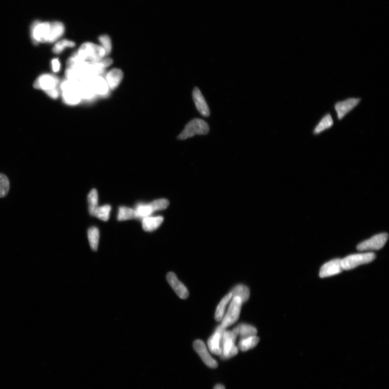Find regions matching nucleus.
<instances>
[{"label": "nucleus", "mask_w": 389, "mask_h": 389, "mask_svg": "<svg viewBox=\"0 0 389 389\" xmlns=\"http://www.w3.org/2000/svg\"><path fill=\"white\" fill-rule=\"evenodd\" d=\"M238 336L237 327L232 331H225L222 337V353L220 357L224 360L235 357L238 353V348L235 345Z\"/></svg>", "instance_id": "7ed1b4c3"}, {"label": "nucleus", "mask_w": 389, "mask_h": 389, "mask_svg": "<svg viewBox=\"0 0 389 389\" xmlns=\"http://www.w3.org/2000/svg\"><path fill=\"white\" fill-rule=\"evenodd\" d=\"M47 95L53 99H57L60 96V92L59 89L55 88L54 90L48 91L46 93Z\"/></svg>", "instance_id": "f704fd0d"}, {"label": "nucleus", "mask_w": 389, "mask_h": 389, "mask_svg": "<svg viewBox=\"0 0 389 389\" xmlns=\"http://www.w3.org/2000/svg\"><path fill=\"white\" fill-rule=\"evenodd\" d=\"M334 124V122L330 113H327L322 117L318 125L316 126L313 131L314 135L320 134L322 132L331 129Z\"/></svg>", "instance_id": "a211bd4d"}, {"label": "nucleus", "mask_w": 389, "mask_h": 389, "mask_svg": "<svg viewBox=\"0 0 389 389\" xmlns=\"http://www.w3.org/2000/svg\"><path fill=\"white\" fill-rule=\"evenodd\" d=\"M163 218L161 216L147 217L144 218L142 221L143 229L147 232L153 231L160 227L163 223Z\"/></svg>", "instance_id": "6ab92c4d"}, {"label": "nucleus", "mask_w": 389, "mask_h": 389, "mask_svg": "<svg viewBox=\"0 0 389 389\" xmlns=\"http://www.w3.org/2000/svg\"><path fill=\"white\" fill-rule=\"evenodd\" d=\"M193 98L198 112L204 117H208L210 114L208 104L197 87L194 88L193 92Z\"/></svg>", "instance_id": "2eb2a0df"}, {"label": "nucleus", "mask_w": 389, "mask_h": 389, "mask_svg": "<svg viewBox=\"0 0 389 389\" xmlns=\"http://www.w3.org/2000/svg\"><path fill=\"white\" fill-rule=\"evenodd\" d=\"M124 78V73L121 69L114 68L110 70L105 75L106 80L110 90H114L120 85Z\"/></svg>", "instance_id": "dca6fc26"}, {"label": "nucleus", "mask_w": 389, "mask_h": 389, "mask_svg": "<svg viewBox=\"0 0 389 389\" xmlns=\"http://www.w3.org/2000/svg\"><path fill=\"white\" fill-rule=\"evenodd\" d=\"M243 302L240 297H233L228 310L222 320L221 326L224 328L236 323L240 317Z\"/></svg>", "instance_id": "423d86ee"}, {"label": "nucleus", "mask_w": 389, "mask_h": 389, "mask_svg": "<svg viewBox=\"0 0 389 389\" xmlns=\"http://www.w3.org/2000/svg\"><path fill=\"white\" fill-rule=\"evenodd\" d=\"M75 46V43L68 40H63L55 44L53 51L55 54L62 53L66 48H73Z\"/></svg>", "instance_id": "c85d7f7f"}, {"label": "nucleus", "mask_w": 389, "mask_h": 389, "mask_svg": "<svg viewBox=\"0 0 389 389\" xmlns=\"http://www.w3.org/2000/svg\"><path fill=\"white\" fill-rule=\"evenodd\" d=\"M52 70L55 73H58L60 70L61 64L58 59H54L52 61Z\"/></svg>", "instance_id": "72a5a7b5"}, {"label": "nucleus", "mask_w": 389, "mask_h": 389, "mask_svg": "<svg viewBox=\"0 0 389 389\" xmlns=\"http://www.w3.org/2000/svg\"><path fill=\"white\" fill-rule=\"evenodd\" d=\"M135 210L138 218H145L154 213L149 204L139 205Z\"/></svg>", "instance_id": "2f4dec72"}, {"label": "nucleus", "mask_w": 389, "mask_h": 389, "mask_svg": "<svg viewBox=\"0 0 389 389\" xmlns=\"http://www.w3.org/2000/svg\"><path fill=\"white\" fill-rule=\"evenodd\" d=\"M232 297V293L230 292L221 300L215 314V319L217 322H220L223 319L227 305Z\"/></svg>", "instance_id": "4be33fe9"}, {"label": "nucleus", "mask_w": 389, "mask_h": 389, "mask_svg": "<svg viewBox=\"0 0 389 389\" xmlns=\"http://www.w3.org/2000/svg\"><path fill=\"white\" fill-rule=\"evenodd\" d=\"M64 103L69 105L79 104L82 100L79 92V87L61 91Z\"/></svg>", "instance_id": "f3484780"}, {"label": "nucleus", "mask_w": 389, "mask_h": 389, "mask_svg": "<svg viewBox=\"0 0 389 389\" xmlns=\"http://www.w3.org/2000/svg\"><path fill=\"white\" fill-rule=\"evenodd\" d=\"M89 212L94 216L96 209L98 207V193L95 189L92 190L88 195Z\"/></svg>", "instance_id": "bb28decb"}, {"label": "nucleus", "mask_w": 389, "mask_h": 389, "mask_svg": "<svg viewBox=\"0 0 389 389\" xmlns=\"http://www.w3.org/2000/svg\"><path fill=\"white\" fill-rule=\"evenodd\" d=\"M88 240L91 249L94 252H97L98 246L99 239V230L96 227H92L88 231Z\"/></svg>", "instance_id": "393cba45"}, {"label": "nucleus", "mask_w": 389, "mask_h": 389, "mask_svg": "<svg viewBox=\"0 0 389 389\" xmlns=\"http://www.w3.org/2000/svg\"><path fill=\"white\" fill-rule=\"evenodd\" d=\"M226 329L221 325L216 329L213 335L208 341V346L210 352L215 355H219L222 353V337Z\"/></svg>", "instance_id": "9b49d317"}, {"label": "nucleus", "mask_w": 389, "mask_h": 389, "mask_svg": "<svg viewBox=\"0 0 389 389\" xmlns=\"http://www.w3.org/2000/svg\"><path fill=\"white\" fill-rule=\"evenodd\" d=\"M342 259H332L322 266L320 271L321 278L330 277L340 274L343 271Z\"/></svg>", "instance_id": "f8f14e48"}, {"label": "nucleus", "mask_w": 389, "mask_h": 389, "mask_svg": "<svg viewBox=\"0 0 389 389\" xmlns=\"http://www.w3.org/2000/svg\"><path fill=\"white\" fill-rule=\"evenodd\" d=\"M376 259L374 253L353 254L342 259L343 270H349L357 268L360 265L369 263Z\"/></svg>", "instance_id": "39448f33"}, {"label": "nucleus", "mask_w": 389, "mask_h": 389, "mask_svg": "<svg viewBox=\"0 0 389 389\" xmlns=\"http://www.w3.org/2000/svg\"><path fill=\"white\" fill-rule=\"evenodd\" d=\"M169 204V202L168 200L164 198L155 200L149 204L153 212L165 209L168 207Z\"/></svg>", "instance_id": "7c9ffc66"}, {"label": "nucleus", "mask_w": 389, "mask_h": 389, "mask_svg": "<svg viewBox=\"0 0 389 389\" xmlns=\"http://www.w3.org/2000/svg\"><path fill=\"white\" fill-rule=\"evenodd\" d=\"M361 101V98L350 97L337 102L334 105V109L338 121L343 120L344 117L357 106Z\"/></svg>", "instance_id": "0eeeda50"}, {"label": "nucleus", "mask_w": 389, "mask_h": 389, "mask_svg": "<svg viewBox=\"0 0 389 389\" xmlns=\"http://www.w3.org/2000/svg\"><path fill=\"white\" fill-rule=\"evenodd\" d=\"M238 331V335L241 339L247 338L253 336H257L258 330L254 326L247 324H240L237 326Z\"/></svg>", "instance_id": "b1692460"}, {"label": "nucleus", "mask_w": 389, "mask_h": 389, "mask_svg": "<svg viewBox=\"0 0 389 389\" xmlns=\"http://www.w3.org/2000/svg\"><path fill=\"white\" fill-rule=\"evenodd\" d=\"M214 389H226L224 385H218L215 386Z\"/></svg>", "instance_id": "c9c22d12"}, {"label": "nucleus", "mask_w": 389, "mask_h": 389, "mask_svg": "<svg viewBox=\"0 0 389 389\" xmlns=\"http://www.w3.org/2000/svg\"><path fill=\"white\" fill-rule=\"evenodd\" d=\"M76 53L82 61L88 62H96L107 56L102 46L92 42L83 43Z\"/></svg>", "instance_id": "f03ea898"}, {"label": "nucleus", "mask_w": 389, "mask_h": 389, "mask_svg": "<svg viewBox=\"0 0 389 389\" xmlns=\"http://www.w3.org/2000/svg\"><path fill=\"white\" fill-rule=\"evenodd\" d=\"M87 81L90 83L97 96L104 97L108 95L110 89L106 80L102 75L93 76Z\"/></svg>", "instance_id": "ddd939ff"}, {"label": "nucleus", "mask_w": 389, "mask_h": 389, "mask_svg": "<svg viewBox=\"0 0 389 389\" xmlns=\"http://www.w3.org/2000/svg\"><path fill=\"white\" fill-rule=\"evenodd\" d=\"M54 22L36 21L31 27V34L33 42L53 43Z\"/></svg>", "instance_id": "f257e3e1"}, {"label": "nucleus", "mask_w": 389, "mask_h": 389, "mask_svg": "<svg viewBox=\"0 0 389 389\" xmlns=\"http://www.w3.org/2000/svg\"><path fill=\"white\" fill-rule=\"evenodd\" d=\"M209 126L206 122L202 119H194L185 126L178 138L185 140L196 135H206L209 132Z\"/></svg>", "instance_id": "20e7f679"}, {"label": "nucleus", "mask_w": 389, "mask_h": 389, "mask_svg": "<svg viewBox=\"0 0 389 389\" xmlns=\"http://www.w3.org/2000/svg\"><path fill=\"white\" fill-rule=\"evenodd\" d=\"M387 233H380L358 244L357 247L359 251H377L385 246L388 239Z\"/></svg>", "instance_id": "6e6552de"}, {"label": "nucleus", "mask_w": 389, "mask_h": 389, "mask_svg": "<svg viewBox=\"0 0 389 389\" xmlns=\"http://www.w3.org/2000/svg\"><path fill=\"white\" fill-rule=\"evenodd\" d=\"M138 218V216L135 210L126 207L120 208L118 218L119 221H126Z\"/></svg>", "instance_id": "a878e982"}, {"label": "nucleus", "mask_w": 389, "mask_h": 389, "mask_svg": "<svg viewBox=\"0 0 389 389\" xmlns=\"http://www.w3.org/2000/svg\"><path fill=\"white\" fill-rule=\"evenodd\" d=\"M193 347L199 356V357H201L203 362L208 367L213 369L218 367V362L210 355L204 342L200 340H196L193 343Z\"/></svg>", "instance_id": "9d476101"}, {"label": "nucleus", "mask_w": 389, "mask_h": 389, "mask_svg": "<svg viewBox=\"0 0 389 389\" xmlns=\"http://www.w3.org/2000/svg\"><path fill=\"white\" fill-rule=\"evenodd\" d=\"M79 92L82 99L92 101L97 97L90 83L87 81L80 82Z\"/></svg>", "instance_id": "aec40b11"}, {"label": "nucleus", "mask_w": 389, "mask_h": 389, "mask_svg": "<svg viewBox=\"0 0 389 389\" xmlns=\"http://www.w3.org/2000/svg\"><path fill=\"white\" fill-rule=\"evenodd\" d=\"M98 40L107 55H109L112 50V43L110 37L107 35H103L99 37Z\"/></svg>", "instance_id": "473e14b6"}, {"label": "nucleus", "mask_w": 389, "mask_h": 389, "mask_svg": "<svg viewBox=\"0 0 389 389\" xmlns=\"http://www.w3.org/2000/svg\"><path fill=\"white\" fill-rule=\"evenodd\" d=\"M230 292L232 293V297H240L243 303L248 301L250 297L249 288L243 285H238L233 288Z\"/></svg>", "instance_id": "5701e85b"}, {"label": "nucleus", "mask_w": 389, "mask_h": 389, "mask_svg": "<svg viewBox=\"0 0 389 389\" xmlns=\"http://www.w3.org/2000/svg\"><path fill=\"white\" fill-rule=\"evenodd\" d=\"M259 341V338L257 336L242 338L238 343V349L242 352H247L257 346Z\"/></svg>", "instance_id": "412c9836"}, {"label": "nucleus", "mask_w": 389, "mask_h": 389, "mask_svg": "<svg viewBox=\"0 0 389 389\" xmlns=\"http://www.w3.org/2000/svg\"><path fill=\"white\" fill-rule=\"evenodd\" d=\"M9 187V181L7 177L0 173V197L2 198L7 195Z\"/></svg>", "instance_id": "c756f323"}, {"label": "nucleus", "mask_w": 389, "mask_h": 389, "mask_svg": "<svg viewBox=\"0 0 389 389\" xmlns=\"http://www.w3.org/2000/svg\"><path fill=\"white\" fill-rule=\"evenodd\" d=\"M60 81L59 78L53 74H45L39 76L34 82V87L46 93L58 88Z\"/></svg>", "instance_id": "1a4fd4ad"}, {"label": "nucleus", "mask_w": 389, "mask_h": 389, "mask_svg": "<svg viewBox=\"0 0 389 389\" xmlns=\"http://www.w3.org/2000/svg\"><path fill=\"white\" fill-rule=\"evenodd\" d=\"M166 279L178 296L183 299H187L189 297L190 293H189L187 288L178 279L174 272H168L166 275Z\"/></svg>", "instance_id": "4468645a"}, {"label": "nucleus", "mask_w": 389, "mask_h": 389, "mask_svg": "<svg viewBox=\"0 0 389 389\" xmlns=\"http://www.w3.org/2000/svg\"><path fill=\"white\" fill-rule=\"evenodd\" d=\"M111 209L112 208L109 205L98 207L94 213V216L102 221H107L109 219Z\"/></svg>", "instance_id": "cd10ccee"}]
</instances>
